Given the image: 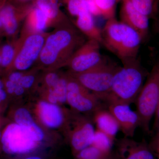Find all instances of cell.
I'll use <instances>...</instances> for the list:
<instances>
[{
    "label": "cell",
    "instance_id": "cell-1",
    "mask_svg": "<svg viewBox=\"0 0 159 159\" xmlns=\"http://www.w3.org/2000/svg\"><path fill=\"white\" fill-rule=\"evenodd\" d=\"M86 41L85 36L68 20L48 34L36 64L38 68L55 70L66 66L74 53Z\"/></svg>",
    "mask_w": 159,
    "mask_h": 159
},
{
    "label": "cell",
    "instance_id": "cell-2",
    "mask_svg": "<svg viewBox=\"0 0 159 159\" xmlns=\"http://www.w3.org/2000/svg\"><path fill=\"white\" fill-rule=\"evenodd\" d=\"M148 73L138 58L122 64L115 74L111 90L103 100L112 103L130 105L135 102Z\"/></svg>",
    "mask_w": 159,
    "mask_h": 159
},
{
    "label": "cell",
    "instance_id": "cell-3",
    "mask_svg": "<svg viewBox=\"0 0 159 159\" xmlns=\"http://www.w3.org/2000/svg\"><path fill=\"white\" fill-rule=\"evenodd\" d=\"M102 33V45L115 54L122 64L138 58L143 40L132 28L113 18L107 20Z\"/></svg>",
    "mask_w": 159,
    "mask_h": 159
},
{
    "label": "cell",
    "instance_id": "cell-4",
    "mask_svg": "<svg viewBox=\"0 0 159 159\" xmlns=\"http://www.w3.org/2000/svg\"><path fill=\"white\" fill-rule=\"evenodd\" d=\"M120 66L104 57L98 65L89 70L80 74H68L103 102L110 91L115 74Z\"/></svg>",
    "mask_w": 159,
    "mask_h": 159
},
{
    "label": "cell",
    "instance_id": "cell-5",
    "mask_svg": "<svg viewBox=\"0 0 159 159\" xmlns=\"http://www.w3.org/2000/svg\"><path fill=\"white\" fill-rule=\"evenodd\" d=\"M159 101V60L148 73L145 83L135 102L140 119V127L146 133L150 132V124Z\"/></svg>",
    "mask_w": 159,
    "mask_h": 159
},
{
    "label": "cell",
    "instance_id": "cell-6",
    "mask_svg": "<svg viewBox=\"0 0 159 159\" xmlns=\"http://www.w3.org/2000/svg\"><path fill=\"white\" fill-rule=\"evenodd\" d=\"M1 148L6 154L19 157L35 154L41 147V143L28 128L12 122L2 132Z\"/></svg>",
    "mask_w": 159,
    "mask_h": 159
},
{
    "label": "cell",
    "instance_id": "cell-7",
    "mask_svg": "<svg viewBox=\"0 0 159 159\" xmlns=\"http://www.w3.org/2000/svg\"><path fill=\"white\" fill-rule=\"evenodd\" d=\"M67 102L78 113L93 115L98 110L107 107L105 103L93 93L81 85L68 73Z\"/></svg>",
    "mask_w": 159,
    "mask_h": 159
},
{
    "label": "cell",
    "instance_id": "cell-8",
    "mask_svg": "<svg viewBox=\"0 0 159 159\" xmlns=\"http://www.w3.org/2000/svg\"><path fill=\"white\" fill-rule=\"evenodd\" d=\"M48 33L23 34L13 65L17 71L25 72L37 62Z\"/></svg>",
    "mask_w": 159,
    "mask_h": 159
},
{
    "label": "cell",
    "instance_id": "cell-9",
    "mask_svg": "<svg viewBox=\"0 0 159 159\" xmlns=\"http://www.w3.org/2000/svg\"><path fill=\"white\" fill-rule=\"evenodd\" d=\"M100 43L89 39L74 54L66 66L69 73L78 74L93 68L103 59L100 52Z\"/></svg>",
    "mask_w": 159,
    "mask_h": 159
},
{
    "label": "cell",
    "instance_id": "cell-10",
    "mask_svg": "<svg viewBox=\"0 0 159 159\" xmlns=\"http://www.w3.org/2000/svg\"><path fill=\"white\" fill-rule=\"evenodd\" d=\"M73 114V129L69 132V142L74 156L80 151L92 145L95 132L94 122L85 116Z\"/></svg>",
    "mask_w": 159,
    "mask_h": 159
},
{
    "label": "cell",
    "instance_id": "cell-11",
    "mask_svg": "<svg viewBox=\"0 0 159 159\" xmlns=\"http://www.w3.org/2000/svg\"><path fill=\"white\" fill-rule=\"evenodd\" d=\"M129 104L112 103L106 106L119 124L124 137L132 138L140 126V119L136 111L131 109Z\"/></svg>",
    "mask_w": 159,
    "mask_h": 159
},
{
    "label": "cell",
    "instance_id": "cell-12",
    "mask_svg": "<svg viewBox=\"0 0 159 159\" xmlns=\"http://www.w3.org/2000/svg\"><path fill=\"white\" fill-rule=\"evenodd\" d=\"M120 21L137 31L144 41L149 31V20L133 6L129 0H121Z\"/></svg>",
    "mask_w": 159,
    "mask_h": 159
},
{
    "label": "cell",
    "instance_id": "cell-13",
    "mask_svg": "<svg viewBox=\"0 0 159 159\" xmlns=\"http://www.w3.org/2000/svg\"><path fill=\"white\" fill-rule=\"evenodd\" d=\"M116 146L120 159H155L152 149L145 142L124 137L116 141Z\"/></svg>",
    "mask_w": 159,
    "mask_h": 159
},
{
    "label": "cell",
    "instance_id": "cell-14",
    "mask_svg": "<svg viewBox=\"0 0 159 159\" xmlns=\"http://www.w3.org/2000/svg\"><path fill=\"white\" fill-rule=\"evenodd\" d=\"M37 110L40 120L48 128L57 129L66 122L64 113L57 104L41 100L38 103Z\"/></svg>",
    "mask_w": 159,
    "mask_h": 159
},
{
    "label": "cell",
    "instance_id": "cell-15",
    "mask_svg": "<svg viewBox=\"0 0 159 159\" xmlns=\"http://www.w3.org/2000/svg\"><path fill=\"white\" fill-rule=\"evenodd\" d=\"M93 116L97 129L107 135L115 142L120 129L117 120L107 107L98 110Z\"/></svg>",
    "mask_w": 159,
    "mask_h": 159
},
{
    "label": "cell",
    "instance_id": "cell-16",
    "mask_svg": "<svg viewBox=\"0 0 159 159\" xmlns=\"http://www.w3.org/2000/svg\"><path fill=\"white\" fill-rule=\"evenodd\" d=\"M74 25L89 39L97 41L102 45V30L96 25L93 16L89 11H84L77 16Z\"/></svg>",
    "mask_w": 159,
    "mask_h": 159
},
{
    "label": "cell",
    "instance_id": "cell-17",
    "mask_svg": "<svg viewBox=\"0 0 159 159\" xmlns=\"http://www.w3.org/2000/svg\"><path fill=\"white\" fill-rule=\"evenodd\" d=\"M14 122L28 128L36 140L42 144L44 139L43 131L34 121L30 111L24 107L18 108L13 115Z\"/></svg>",
    "mask_w": 159,
    "mask_h": 159
},
{
    "label": "cell",
    "instance_id": "cell-18",
    "mask_svg": "<svg viewBox=\"0 0 159 159\" xmlns=\"http://www.w3.org/2000/svg\"><path fill=\"white\" fill-rule=\"evenodd\" d=\"M49 25L48 18L42 10L37 7L25 24L23 34L44 33Z\"/></svg>",
    "mask_w": 159,
    "mask_h": 159
},
{
    "label": "cell",
    "instance_id": "cell-19",
    "mask_svg": "<svg viewBox=\"0 0 159 159\" xmlns=\"http://www.w3.org/2000/svg\"><path fill=\"white\" fill-rule=\"evenodd\" d=\"M68 78V74L62 75L55 86L47 90V101L57 104L67 102Z\"/></svg>",
    "mask_w": 159,
    "mask_h": 159
},
{
    "label": "cell",
    "instance_id": "cell-20",
    "mask_svg": "<svg viewBox=\"0 0 159 159\" xmlns=\"http://www.w3.org/2000/svg\"><path fill=\"white\" fill-rule=\"evenodd\" d=\"M0 19L7 34L12 36L17 33L19 24L13 7L6 6L2 8L0 10Z\"/></svg>",
    "mask_w": 159,
    "mask_h": 159
},
{
    "label": "cell",
    "instance_id": "cell-21",
    "mask_svg": "<svg viewBox=\"0 0 159 159\" xmlns=\"http://www.w3.org/2000/svg\"><path fill=\"white\" fill-rule=\"evenodd\" d=\"M134 7L149 19L156 17L158 11L159 0H129Z\"/></svg>",
    "mask_w": 159,
    "mask_h": 159
},
{
    "label": "cell",
    "instance_id": "cell-22",
    "mask_svg": "<svg viewBox=\"0 0 159 159\" xmlns=\"http://www.w3.org/2000/svg\"><path fill=\"white\" fill-rule=\"evenodd\" d=\"M38 8L42 10L49 20L50 25H58L57 17L59 14L58 0H37Z\"/></svg>",
    "mask_w": 159,
    "mask_h": 159
},
{
    "label": "cell",
    "instance_id": "cell-23",
    "mask_svg": "<svg viewBox=\"0 0 159 159\" xmlns=\"http://www.w3.org/2000/svg\"><path fill=\"white\" fill-rule=\"evenodd\" d=\"M114 142V141L107 135L96 129L92 145L103 153L109 154L112 152V147Z\"/></svg>",
    "mask_w": 159,
    "mask_h": 159
},
{
    "label": "cell",
    "instance_id": "cell-24",
    "mask_svg": "<svg viewBox=\"0 0 159 159\" xmlns=\"http://www.w3.org/2000/svg\"><path fill=\"white\" fill-rule=\"evenodd\" d=\"M121 0H94L100 16L107 20L115 17L117 3Z\"/></svg>",
    "mask_w": 159,
    "mask_h": 159
},
{
    "label": "cell",
    "instance_id": "cell-25",
    "mask_svg": "<svg viewBox=\"0 0 159 159\" xmlns=\"http://www.w3.org/2000/svg\"><path fill=\"white\" fill-rule=\"evenodd\" d=\"M110 154L103 153L95 146L91 145L80 151L75 157L76 159H102L106 158Z\"/></svg>",
    "mask_w": 159,
    "mask_h": 159
},
{
    "label": "cell",
    "instance_id": "cell-26",
    "mask_svg": "<svg viewBox=\"0 0 159 159\" xmlns=\"http://www.w3.org/2000/svg\"><path fill=\"white\" fill-rule=\"evenodd\" d=\"M17 51H16L13 46L6 44L3 46L2 49L1 56L2 57V66L7 68L13 62Z\"/></svg>",
    "mask_w": 159,
    "mask_h": 159
},
{
    "label": "cell",
    "instance_id": "cell-27",
    "mask_svg": "<svg viewBox=\"0 0 159 159\" xmlns=\"http://www.w3.org/2000/svg\"><path fill=\"white\" fill-rule=\"evenodd\" d=\"M68 8L70 14L76 17L84 11H89L87 0H69Z\"/></svg>",
    "mask_w": 159,
    "mask_h": 159
},
{
    "label": "cell",
    "instance_id": "cell-28",
    "mask_svg": "<svg viewBox=\"0 0 159 159\" xmlns=\"http://www.w3.org/2000/svg\"><path fill=\"white\" fill-rule=\"evenodd\" d=\"M47 71L43 78V84L46 90L55 86L62 76L60 75L55 70Z\"/></svg>",
    "mask_w": 159,
    "mask_h": 159
},
{
    "label": "cell",
    "instance_id": "cell-29",
    "mask_svg": "<svg viewBox=\"0 0 159 159\" xmlns=\"http://www.w3.org/2000/svg\"><path fill=\"white\" fill-rule=\"evenodd\" d=\"M36 77L31 74H24L19 82V84L25 89H31L35 84Z\"/></svg>",
    "mask_w": 159,
    "mask_h": 159
},
{
    "label": "cell",
    "instance_id": "cell-30",
    "mask_svg": "<svg viewBox=\"0 0 159 159\" xmlns=\"http://www.w3.org/2000/svg\"><path fill=\"white\" fill-rule=\"evenodd\" d=\"M24 74V73L23 72L14 71L9 74L8 80L15 83H19Z\"/></svg>",
    "mask_w": 159,
    "mask_h": 159
},
{
    "label": "cell",
    "instance_id": "cell-31",
    "mask_svg": "<svg viewBox=\"0 0 159 159\" xmlns=\"http://www.w3.org/2000/svg\"><path fill=\"white\" fill-rule=\"evenodd\" d=\"M156 131L155 134L152 138L150 145H149L152 150L155 151L159 145V126Z\"/></svg>",
    "mask_w": 159,
    "mask_h": 159
},
{
    "label": "cell",
    "instance_id": "cell-32",
    "mask_svg": "<svg viewBox=\"0 0 159 159\" xmlns=\"http://www.w3.org/2000/svg\"><path fill=\"white\" fill-rule=\"evenodd\" d=\"M8 159H45L43 157L39 155L36 154H33L29 155L23 156L19 157H12L9 158Z\"/></svg>",
    "mask_w": 159,
    "mask_h": 159
},
{
    "label": "cell",
    "instance_id": "cell-33",
    "mask_svg": "<svg viewBox=\"0 0 159 159\" xmlns=\"http://www.w3.org/2000/svg\"><path fill=\"white\" fill-rule=\"evenodd\" d=\"M154 116H155V119L153 123V129L154 130H156L159 126V101Z\"/></svg>",
    "mask_w": 159,
    "mask_h": 159
},
{
    "label": "cell",
    "instance_id": "cell-34",
    "mask_svg": "<svg viewBox=\"0 0 159 159\" xmlns=\"http://www.w3.org/2000/svg\"><path fill=\"white\" fill-rule=\"evenodd\" d=\"M25 89L18 83L15 89L14 94L16 96H21L25 93Z\"/></svg>",
    "mask_w": 159,
    "mask_h": 159
},
{
    "label": "cell",
    "instance_id": "cell-35",
    "mask_svg": "<svg viewBox=\"0 0 159 159\" xmlns=\"http://www.w3.org/2000/svg\"><path fill=\"white\" fill-rule=\"evenodd\" d=\"M8 93L4 89H0V103H2L7 99Z\"/></svg>",
    "mask_w": 159,
    "mask_h": 159
},
{
    "label": "cell",
    "instance_id": "cell-36",
    "mask_svg": "<svg viewBox=\"0 0 159 159\" xmlns=\"http://www.w3.org/2000/svg\"><path fill=\"white\" fill-rule=\"evenodd\" d=\"M108 159H120L118 156L117 155L116 153H113L112 152L111 153L109 157H108Z\"/></svg>",
    "mask_w": 159,
    "mask_h": 159
},
{
    "label": "cell",
    "instance_id": "cell-37",
    "mask_svg": "<svg viewBox=\"0 0 159 159\" xmlns=\"http://www.w3.org/2000/svg\"><path fill=\"white\" fill-rule=\"evenodd\" d=\"M4 86H5V84H4V82L2 80H0V89L4 88Z\"/></svg>",
    "mask_w": 159,
    "mask_h": 159
},
{
    "label": "cell",
    "instance_id": "cell-38",
    "mask_svg": "<svg viewBox=\"0 0 159 159\" xmlns=\"http://www.w3.org/2000/svg\"><path fill=\"white\" fill-rule=\"evenodd\" d=\"M156 151H157V152L158 154V159H159V145L158 146V147H157L156 149Z\"/></svg>",
    "mask_w": 159,
    "mask_h": 159
},
{
    "label": "cell",
    "instance_id": "cell-39",
    "mask_svg": "<svg viewBox=\"0 0 159 159\" xmlns=\"http://www.w3.org/2000/svg\"><path fill=\"white\" fill-rule=\"evenodd\" d=\"M2 27H3V24L2 23V20H1V19H0V28H2Z\"/></svg>",
    "mask_w": 159,
    "mask_h": 159
},
{
    "label": "cell",
    "instance_id": "cell-40",
    "mask_svg": "<svg viewBox=\"0 0 159 159\" xmlns=\"http://www.w3.org/2000/svg\"><path fill=\"white\" fill-rule=\"evenodd\" d=\"M2 57L1 54H0V66H2Z\"/></svg>",
    "mask_w": 159,
    "mask_h": 159
},
{
    "label": "cell",
    "instance_id": "cell-41",
    "mask_svg": "<svg viewBox=\"0 0 159 159\" xmlns=\"http://www.w3.org/2000/svg\"><path fill=\"white\" fill-rule=\"evenodd\" d=\"M110 155H109L108 156V157H107L106 158H103V159H108V157H109Z\"/></svg>",
    "mask_w": 159,
    "mask_h": 159
},
{
    "label": "cell",
    "instance_id": "cell-42",
    "mask_svg": "<svg viewBox=\"0 0 159 159\" xmlns=\"http://www.w3.org/2000/svg\"><path fill=\"white\" fill-rule=\"evenodd\" d=\"M0 148H1V147H0Z\"/></svg>",
    "mask_w": 159,
    "mask_h": 159
}]
</instances>
